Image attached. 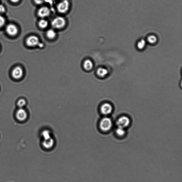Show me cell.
<instances>
[{
	"instance_id": "277c9868",
	"label": "cell",
	"mask_w": 182,
	"mask_h": 182,
	"mask_svg": "<svg viewBox=\"0 0 182 182\" xmlns=\"http://www.w3.org/2000/svg\"><path fill=\"white\" fill-rule=\"evenodd\" d=\"M100 128L104 131H107L111 129L112 123L109 118L105 117L101 120L100 123Z\"/></svg>"
},
{
	"instance_id": "ffe728a7",
	"label": "cell",
	"mask_w": 182,
	"mask_h": 182,
	"mask_svg": "<svg viewBox=\"0 0 182 182\" xmlns=\"http://www.w3.org/2000/svg\"><path fill=\"white\" fill-rule=\"evenodd\" d=\"M116 133L119 136H123L125 134V131L123 128L119 127L116 129Z\"/></svg>"
},
{
	"instance_id": "2e32d148",
	"label": "cell",
	"mask_w": 182,
	"mask_h": 182,
	"mask_svg": "<svg viewBox=\"0 0 182 182\" xmlns=\"http://www.w3.org/2000/svg\"><path fill=\"white\" fill-rule=\"evenodd\" d=\"M147 41L150 44H155L157 42V37L155 35H150L148 37Z\"/></svg>"
},
{
	"instance_id": "8fae6325",
	"label": "cell",
	"mask_w": 182,
	"mask_h": 182,
	"mask_svg": "<svg viewBox=\"0 0 182 182\" xmlns=\"http://www.w3.org/2000/svg\"><path fill=\"white\" fill-rule=\"evenodd\" d=\"M54 140L53 138H51L48 139L44 140L42 142V145L45 149H50L53 147Z\"/></svg>"
},
{
	"instance_id": "30bf717a",
	"label": "cell",
	"mask_w": 182,
	"mask_h": 182,
	"mask_svg": "<svg viewBox=\"0 0 182 182\" xmlns=\"http://www.w3.org/2000/svg\"><path fill=\"white\" fill-rule=\"evenodd\" d=\"M112 110V107L108 103H105L101 107V111L102 113L105 115H108L111 113Z\"/></svg>"
},
{
	"instance_id": "603a6c76",
	"label": "cell",
	"mask_w": 182,
	"mask_h": 182,
	"mask_svg": "<svg viewBox=\"0 0 182 182\" xmlns=\"http://www.w3.org/2000/svg\"><path fill=\"white\" fill-rule=\"evenodd\" d=\"M5 8L3 5H0V13H4L5 12Z\"/></svg>"
},
{
	"instance_id": "52a82bcc",
	"label": "cell",
	"mask_w": 182,
	"mask_h": 182,
	"mask_svg": "<svg viewBox=\"0 0 182 182\" xmlns=\"http://www.w3.org/2000/svg\"><path fill=\"white\" fill-rule=\"evenodd\" d=\"M16 117L19 121H23L25 120L27 117V111L23 108H20L16 112Z\"/></svg>"
},
{
	"instance_id": "8992f818",
	"label": "cell",
	"mask_w": 182,
	"mask_h": 182,
	"mask_svg": "<svg viewBox=\"0 0 182 182\" xmlns=\"http://www.w3.org/2000/svg\"><path fill=\"white\" fill-rule=\"evenodd\" d=\"M50 14V9L47 7H42L39 9L38 11V16L42 19L47 17Z\"/></svg>"
},
{
	"instance_id": "484cf974",
	"label": "cell",
	"mask_w": 182,
	"mask_h": 182,
	"mask_svg": "<svg viewBox=\"0 0 182 182\" xmlns=\"http://www.w3.org/2000/svg\"><path fill=\"white\" fill-rule=\"evenodd\" d=\"M59 1H62V0H59Z\"/></svg>"
},
{
	"instance_id": "9a60e30c",
	"label": "cell",
	"mask_w": 182,
	"mask_h": 182,
	"mask_svg": "<svg viewBox=\"0 0 182 182\" xmlns=\"http://www.w3.org/2000/svg\"><path fill=\"white\" fill-rule=\"evenodd\" d=\"M48 20L42 19L39 22V26L41 29H44L48 27Z\"/></svg>"
},
{
	"instance_id": "44dd1931",
	"label": "cell",
	"mask_w": 182,
	"mask_h": 182,
	"mask_svg": "<svg viewBox=\"0 0 182 182\" xmlns=\"http://www.w3.org/2000/svg\"><path fill=\"white\" fill-rule=\"evenodd\" d=\"M5 20L3 17L0 16V27H2L4 25Z\"/></svg>"
},
{
	"instance_id": "ba28073f",
	"label": "cell",
	"mask_w": 182,
	"mask_h": 182,
	"mask_svg": "<svg viewBox=\"0 0 182 182\" xmlns=\"http://www.w3.org/2000/svg\"><path fill=\"white\" fill-rule=\"evenodd\" d=\"M23 74V71L21 67H17L13 69L12 72L13 77L15 79H20Z\"/></svg>"
},
{
	"instance_id": "4fadbf2b",
	"label": "cell",
	"mask_w": 182,
	"mask_h": 182,
	"mask_svg": "<svg viewBox=\"0 0 182 182\" xmlns=\"http://www.w3.org/2000/svg\"><path fill=\"white\" fill-rule=\"evenodd\" d=\"M57 36V33L54 29H50L48 30L46 32V36L50 39H53Z\"/></svg>"
},
{
	"instance_id": "3957f363",
	"label": "cell",
	"mask_w": 182,
	"mask_h": 182,
	"mask_svg": "<svg viewBox=\"0 0 182 182\" xmlns=\"http://www.w3.org/2000/svg\"><path fill=\"white\" fill-rule=\"evenodd\" d=\"M27 44L28 46L31 47H34L39 46L40 47H42L43 45L41 44L40 40L38 37L35 35L31 36L27 39Z\"/></svg>"
},
{
	"instance_id": "6da1fadb",
	"label": "cell",
	"mask_w": 182,
	"mask_h": 182,
	"mask_svg": "<svg viewBox=\"0 0 182 182\" xmlns=\"http://www.w3.org/2000/svg\"><path fill=\"white\" fill-rule=\"evenodd\" d=\"M66 24V20L62 16H57L52 21L51 25L54 29H60L64 27Z\"/></svg>"
},
{
	"instance_id": "7402d4cb",
	"label": "cell",
	"mask_w": 182,
	"mask_h": 182,
	"mask_svg": "<svg viewBox=\"0 0 182 182\" xmlns=\"http://www.w3.org/2000/svg\"><path fill=\"white\" fill-rule=\"evenodd\" d=\"M36 4L37 5H41L42 4L45 3L46 0H34Z\"/></svg>"
},
{
	"instance_id": "ac0fdd59",
	"label": "cell",
	"mask_w": 182,
	"mask_h": 182,
	"mask_svg": "<svg viewBox=\"0 0 182 182\" xmlns=\"http://www.w3.org/2000/svg\"><path fill=\"white\" fill-rule=\"evenodd\" d=\"M42 135L44 140H48L51 137V133L49 131L45 130L43 131Z\"/></svg>"
},
{
	"instance_id": "e0dca14e",
	"label": "cell",
	"mask_w": 182,
	"mask_h": 182,
	"mask_svg": "<svg viewBox=\"0 0 182 182\" xmlns=\"http://www.w3.org/2000/svg\"><path fill=\"white\" fill-rule=\"evenodd\" d=\"M146 45V41L142 39V40L138 41L137 44V47L139 49L141 50L145 48Z\"/></svg>"
},
{
	"instance_id": "5b68a950",
	"label": "cell",
	"mask_w": 182,
	"mask_h": 182,
	"mask_svg": "<svg viewBox=\"0 0 182 182\" xmlns=\"http://www.w3.org/2000/svg\"><path fill=\"white\" fill-rule=\"evenodd\" d=\"M130 123V120L128 117L123 116L118 120L117 124L118 127L124 129L128 126Z\"/></svg>"
},
{
	"instance_id": "7c38bea8",
	"label": "cell",
	"mask_w": 182,
	"mask_h": 182,
	"mask_svg": "<svg viewBox=\"0 0 182 182\" xmlns=\"http://www.w3.org/2000/svg\"><path fill=\"white\" fill-rule=\"evenodd\" d=\"M83 67L87 71H90L93 68V63L91 60L87 59L84 62Z\"/></svg>"
},
{
	"instance_id": "7a4b0ae2",
	"label": "cell",
	"mask_w": 182,
	"mask_h": 182,
	"mask_svg": "<svg viewBox=\"0 0 182 182\" xmlns=\"http://www.w3.org/2000/svg\"><path fill=\"white\" fill-rule=\"evenodd\" d=\"M70 3L68 0H62L57 5V10L61 13L65 14L68 11Z\"/></svg>"
},
{
	"instance_id": "9c48e42d",
	"label": "cell",
	"mask_w": 182,
	"mask_h": 182,
	"mask_svg": "<svg viewBox=\"0 0 182 182\" xmlns=\"http://www.w3.org/2000/svg\"><path fill=\"white\" fill-rule=\"evenodd\" d=\"M6 30L9 35L12 36L16 35L18 32L17 27L16 26L12 24H9L7 26Z\"/></svg>"
},
{
	"instance_id": "d4e9b609",
	"label": "cell",
	"mask_w": 182,
	"mask_h": 182,
	"mask_svg": "<svg viewBox=\"0 0 182 182\" xmlns=\"http://www.w3.org/2000/svg\"><path fill=\"white\" fill-rule=\"evenodd\" d=\"M13 3H16L18 2L19 0H10Z\"/></svg>"
},
{
	"instance_id": "5bb4252c",
	"label": "cell",
	"mask_w": 182,
	"mask_h": 182,
	"mask_svg": "<svg viewBox=\"0 0 182 182\" xmlns=\"http://www.w3.org/2000/svg\"><path fill=\"white\" fill-rule=\"evenodd\" d=\"M97 74L99 76L103 77L108 74V71L106 69L101 67L97 69Z\"/></svg>"
},
{
	"instance_id": "cb8c5ba5",
	"label": "cell",
	"mask_w": 182,
	"mask_h": 182,
	"mask_svg": "<svg viewBox=\"0 0 182 182\" xmlns=\"http://www.w3.org/2000/svg\"><path fill=\"white\" fill-rule=\"evenodd\" d=\"M45 3H48L50 5H52L53 3V0H46Z\"/></svg>"
},
{
	"instance_id": "d6986e66",
	"label": "cell",
	"mask_w": 182,
	"mask_h": 182,
	"mask_svg": "<svg viewBox=\"0 0 182 182\" xmlns=\"http://www.w3.org/2000/svg\"><path fill=\"white\" fill-rule=\"evenodd\" d=\"M26 104V101L25 99H21L19 100L17 103V105L20 108H22Z\"/></svg>"
}]
</instances>
